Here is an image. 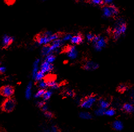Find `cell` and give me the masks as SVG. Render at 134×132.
<instances>
[{"label":"cell","mask_w":134,"mask_h":132,"mask_svg":"<svg viewBox=\"0 0 134 132\" xmlns=\"http://www.w3.org/2000/svg\"><path fill=\"white\" fill-rule=\"evenodd\" d=\"M63 43V40H61L60 39L52 41L51 42V44L49 45L51 52L57 51L62 46Z\"/></svg>","instance_id":"obj_8"},{"label":"cell","mask_w":134,"mask_h":132,"mask_svg":"<svg viewBox=\"0 0 134 132\" xmlns=\"http://www.w3.org/2000/svg\"><path fill=\"white\" fill-rule=\"evenodd\" d=\"M96 101V97L94 95H91L85 97L81 101V107L84 108H90L93 106V104Z\"/></svg>","instance_id":"obj_6"},{"label":"cell","mask_w":134,"mask_h":132,"mask_svg":"<svg viewBox=\"0 0 134 132\" xmlns=\"http://www.w3.org/2000/svg\"><path fill=\"white\" fill-rule=\"evenodd\" d=\"M72 35L70 34H67L65 35L63 37V41H69V40H70L72 38Z\"/></svg>","instance_id":"obj_37"},{"label":"cell","mask_w":134,"mask_h":132,"mask_svg":"<svg viewBox=\"0 0 134 132\" xmlns=\"http://www.w3.org/2000/svg\"><path fill=\"white\" fill-rule=\"evenodd\" d=\"M106 42L107 40L105 37L100 35H95L93 41H92L95 49L97 51H101L103 48L105 47Z\"/></svg>","instance_id":"obj_4"},{"label":"cell","mask_w":134,"mask_h":132,"mask_svg":"<svg viewBox=\"0 0 134 132\" xmlns=\"http://www.w3.org/2000/svg\"><path fill=\"white\" fill-rule=\"evenodd\" d=\"M46 81L47 82L49 87L51 88L52 89H57L59 88L60 86L58 83L53 79H50V80Z\"/></svg>","instance_id":"obj_15"},{"label":"cell","mask_w":134,"mask_h":132,"mask_svg":"<svg viewBox=\"0 0 134 132\" xmlns=\"http://www.w3.org/2000/svg\"><path fill=\"white\" fill-rule=\"evenodd\" d=\"M45 74L44 73L42 72L40 70L36 75L35 81L36 82H38V81H40L42 80H43V78L45 77Z\"/></svg>","instance_id":"obj_26"},{"label":"cell","mask_w":134,"mask_h":132,"mask_svg":"<svg viewBox=\"0 0 134 132\" xmlns=\"http://www.w3.org/2000/svg\"><path fill=\"white\" fill-rule=\"evenodd\" d=\"M60 35L59 33H52L47 31L40 35L37 37V42L40 45H48L52 41L59 39Z\"/></svg>","instance_id":"obj_1"},{"label":"cell","mask_w":134,"mask_h":132,"mask_svg":"<svg viewBox=\"0 0 134 132\" xmlns=\"http://www.w3.org/2000/svg\"><path fill=\"white\" fill-rule=\"evenodd\" d=\"M41 52H42V55L44 56H47L50 54H51L52 52L51 51L49 45L48 44V45H45V46H44L42 47V49Z\"/></svg>","instance_id":"obj_20"},{"label":"cell","mask_w":134,"mask_h":132,"mask_svg":"<svg viewBox=\"0 0 134 132\" xmlns=\"http://www.w3.org/2000/svg\"><path fill=\"white\" fill-rule=\"evenodd\" d=\"M44 115L48 119H51L54 117V115H53V113L49 111L44 112Z\"/></svg>","instance_id":"obj_32"},{"label":"cell","mask_w":134,"mask_h":132,"mask_svg":"<svg viewBox=\"0 0 134 132\" xmlns=\"http://www.w3.org/2000/svg\"><path fill=\"white\" fill-rule=\"evenodd\" d=\"M88 2L94 5H102L104 4L103 0H88Z\"/></svg>","instance_id":"obj_30"},{"label":"cell","mask_w":134,"mask_h":132,"mask_svg":"<svg viewBox=\"0 0 134 132\" xmlns=\"http://www.w3.org/2000/svg\"><path fill=\"white\" fill-rule=\"evenodd\" d=\"M94 36H95V35L93 34H91V33H89V34H87V41L89 42H92V41H93L94 37Z\"/></svg>","instance_id":"obj_35"},{"label":"cell","mask_w":134,"mask_h":132,"mask_svg":"<svg viewBox=\"0 0 134 132\" xmlns=\"http://www.w3.org/2000/svg\"><path fill=\"white\" fill-rule=\"evenodd\" d=\"M40 59H36L33 63V69L32 71V77L33 80H35L36 74L40 71Z\"/></svg>","instance_id":"obj_11"},{"label":"cell","mask_w":134,"mask_h":132,"mask_svg":"<svg viewBox=\"0 0 134 132\" xmlns=\"http://www.w3.org/2000/svg\"><path fill=\"white\" fill-rule=\"evenodd\" d=\"M53 69V66L52 63H50L47 61H44L41 64L40 67V70L45 74L50 72Z\"/></svg>","instance_id":"obj_7"},{"label":"cell","mask_w":134,"mask_h":132,"mask_svg":"<svg viewBox=\"0 0 134 132\" xmlns=\"http://www.w3.org/2000/svg\"><path fill=\"white\" fill-rule=\"evenodd\" d=\"M55 55L51 54H50L47 56H45V61H47L48 62L50 63H52L53 62L55 61Z\"/></svg>","instance_id":"obj_23"},{"label":"cell","mask_w":134,"mask_h":132,"mask_svg":"<svg viewBox=\"0 0 134 132\" xmlns=\"http://www.w3.org/2000/svg\"><path fill=\"white\" fill-rule=\"evenodd\" d=\"M16 102L13 97L6 98L1 105L2 111L6 113L12 112L16 107Z\"/></svg>","instance_id":"obj_3"},{"label":"cell","mask_w":134,"mask_h":132,"mask_svg":"<svg viewBox=\"0 0 134 132\" xmlns=\"http://www.w3.org/2000/svg\"><path fill=\"white\" fill-rule=\"evenodd\" d=\"M115 114V111L113 108H110L107 109V110H105V114L109 116H112L114 115Z\"/></svg>","instance_id":"obj_33"},{"label":"cell","mask_w":134,"mask_h":132,"mask_svg":"<svg viewBox=\"0 0 134 132\" xmlns=\"http://www.w3.org/2000/svg\"><path fill=\"white\" fill-rule=\"evenodd\" d=\"M98 68V65L91 60L87 61L83 65V68L86 70H94Z\"/></svg>","instance_id":"obj_10"},{"label":"cell","mask_w":134,"mask_h":132,"mask_svg":"<svg viewBox=\"0 0 134 132\" xmlns=\"http://www.w3.org/2000/svg\"><path fill=\"white\" fill-rule=\"evenodd\" d=\"M7 71V68L2 65H0V74H5Z\"/></svg>","instance_id":"obj_36"},{"label":"cell","mask_w":134,"mask_h":132,"mask_svg":"<svg viewBox=\"0 0 134 132\" xmlns=\"http://www.w3.org/2000/svg\"><path fill=\"white\" fill-rule=\"evenodd\" d=\"M83 40L84 39L83 36L81 34H77V35L72 36L70 40H71V42L72 44H79L83 42Z\"/></svg>","instance_id":"obj_14"},{"label":"cell","mask_w":134,"mask_h":132,"mask_svg":"<svg viewBox=\"0 0 134 132\" xmlns=\"http://www.w3.org/2000/svg\"><path fill=\"white\" fill-rule=\"evenodd\" d=\"M15 93L14 87L11 85H5L0 88V95L6 98L11 97Z\"/></svg>","instance_id":"obj_5"},{"label":"cell","mask_w":134,"mask_h":132,"mask_svg":"<svg viewBox=\"0 0 134 132\" xmlns=\"http://www.w3.org/2000/svg\"><path fill=\"white\" fill-rule=\"evenodd\" d=\"M14 41V38L10 35H5L2 37V46L4 48L8 47Z\"/></svg>","instance_id":"obj_12"},{"label":"cell","mask_w":134,"mask_h":132,"mask_svg":"<svg viewBox=\"0 0 134 132\" xmlns=\"http://www.w3.org/2000/svg\"><path fill=\"white\" fill-rule=\"evenodd\" d=\"M133 102H134V95H133Z\"/></svg>","instance_id":"obj_41"},{"label":"cell","mask_w":134,"mask_h":132,"mask_svg":"<svg viewBox=\"0 0 134 132\" xmlns=\"http://www.w3.org/2000/svg\"><path fill=\"white\" fill-rule=\"evenodd\" d=\"M45 104V101L44 100L39 101L36 102V105H37V107L40 108H41Z\"/></svg>","instance_id":"obj_38"},{"label":"cell","mask_w":134,"mask_h":132,"mask_svg":"<svg viewBox=\"0 0 134 132\" xmlns=\"http://www.w3.org/2000/svg\"><path fill=\"white\" fill-rule=\"evenodd\" d=\"M65 95L67 96H70V97H74L75 96V93L73 90L70 89H67L64 92Z\"/></svg>","instance_id":"obj_34"},{"label":"cell","mask_w":134,"mask_h":132,"mask_svg":"<svg viewBox=\"0 0 134 132\" xmlns=\"http://www.w3.org/2000/svg\"><path fill=\"white\" fill-rule=\"evenodd\" d=\"M113 127L116 130H121L123 128V124L121 121L116 120L113 122Z\"/></svg>","instance_id":"obj_18"},{"label":"cell","mask_w":134,"mask_h":132,"mask_svg":"<svg viewBox=\"0 0 134 132\" xmlns=\"http://www.w3.org/2000/svg\"><path fill=\"white\" fill-rule=\"evenodd\" d=\"M40 109H41V111H42V112L44 113V112H46V111H48V106L47 105V104L45 103V104H44V105H43V106Z\"/></svg>","instance_id":"obj_39"},{"label":"cell","mask_w":134,"mask_h":132,"mask_svg":"<svg viewBox=\"0 0 134 132\" xmlns=\"http://www.w3.org/2000/svg\"><path fill=\"white\" fill-rule=\"evenodd\" d=\"M103 15L105 17H113L112 11H111L109 6H104L103 8Z\"/></svg>","instance_id":"obj_17"},{"label":"cell","mask_w":134,"mask_h":132,"mask_svg":"<svg viewBox=\"0 0 134 132\" xmlns=\"http://www.w3.org/2000/svg\"><path fill=\"white\" fill-rule=\"evenodd\" d=\"M127 23L122 20L118 21L112 30V35L115 40H117L124 34L127 31Z\"/></svg>","instance_id":"obj_2"},{"label":"cell","mask_w":134,"mask_h":132,"mask_svg":"<svg viewBox=\"0 0 134 132\" xmlns=\"http://www.w3.org/2000/svg\"><path fill=\"white\" fill-rule=\"evenodd\" d=\"M99 104L100 105V107L104 109H106L110 106V102L106 99L101 98L99 100Z\"/></svg>","instance_id":"obj_19"},{"label":"cell","mask_w":134,"mask_h":132,"mask_svg":"<svg viewBox=\"0 0 134 132\" xmlns=\"http://www.w3.org/2000/svg\"><path fill=\"white\" fill-rule=\"evenodd\" d=\"M45 91V89H40L37 90L36 92V93L34 95V97L35 98V99H39L40 97H42L43 95V94Z\"/></svg>","instance_id":"obj_27"},{"label":"cell","mask_w":134,"mask_h":132,"mask_svg":"<svg viewBox=\"0 0 134 132\" xmlns=\"http://www.w3.org/2000/svg\"><path fill=\"white\" fill-rule=\"evenodd\" d=\"M67 54L69 58L70 59H75L77 58V51L76 50V48L74 46H69L66 48Z\"/></svg>","instance_id":"obj_9"},{"label":"cell","mask_w":134,"mask_h":132,"mask_svg":"<svg viewBox=\"0 0 134 132\" xmlns=\"http://www.w3.org/2000/svg\"><path fill=\"white\" fill-rule=\"evenodd\" d=\"M105 109L100 107V108L97 109L95 111V113L96 115L102 116V115L105 114Z\"/></svg>","instance_id":"obj_29"},{"label":"cell","mask_w":134,"mask_h":132,"mask_svg":"<svg viewBox=\"0 0 134 132\" xmlns=\"http://www.w3.org/2000/svg\"><path fill=\"white\" fill-rule=\"evenodd\" d=\"M37 86L40 89H45L48 87L47 82L45 80H42L37 82Z\"/></svg>","instance_id":"obj_21"},{"label":"cell","mask_w":134,"mask_h":132,"mask_svg":"<svg viewBox=\"0 0 134 132\" xmlns=\"http://www.w3.org/2000/svg\"><path fill=\"white\" fill-rule=\"evenodd\" d=\"M44 132H57V128L55 126H52L50 127L44 128Z\"/></svg>","instance_id":"obj_31"},{"label":"cell","mask_w":134,"mask_h":132,"mask_svg":"<svg viewBox=\"0 0 134 132\" xmlns=\"http://www.w3.org/2000/svg\"><path fill=\"white\" fill-rule=\"evenodd\" d=\"M52 95V92L51 90H45L43 95L42 96L43 100L45 101L50 99Z\"/></svg>","instance_id":"obj_22"},{"label":"cell","mask_w":134,"mask_h":132,"mask_svg":"<svg viewBox=\"0 0 134 132\" xmlns=\"http://www.w3.org/2000/svg\"><path fill=\"white\" fill-rule=\"evenodd\" d=\"M123 111L127 113H131L134 111L133 105L130 103H125L122 107Z\"/></svg>","instance_id":"obj_16"},{"label":"cell","mask_w":134,"mask_h":132,"mask_svg":"<svg viewBox=\"0 0 134 132\" xmlns=\"http://www.w3.org/2000/svg\"><path fill=\"white\" fill-rule=\"evenodd\" d=\"M109 8H110L111 11H112V12L113 17H115V16H117L118 15V13H119V10H118L117 7H116L113 5H109Z\"/></svg>","instance_id":"obj_25"},{"label":"cell","mask_w":134,"mask_h":132,"mask_svg":"<svg viewBox=\"0 0 134 132\" xmlns=\"http://www.w3.org/2000/svg\"><path fill=\"white\" fill-rule=\"evenodd\" d=\"M113 0H103V2H104V4L109 5L113 2Z\"/></svg>","instance_id":"obj_40"},{"label":"cell","mask_w":134,"mask_h":132,"mask_svg":"<svg viewBox=\"0 0 134 132\" xmlns=\"http://www.w3.org/2000/svg\"><path fill=\"white\" fill-rule=\"evenodd\" d=\"M33 84L32 81H30L26 85L25 90V97L26 100H30L31 99L33 95Z\"/></svg>","instance_id":"obj_13"},{"label":"cell","mask_w":134,"mask_h":132,"mask_svg":"<svg viewBox=\"0 0 134 132\" xmlns=\"http://www.w3.org/2000/svg\"><path fill=\"white\" fill-rule=\"evenodd\" d=\"M128 88V86L125 84H120L117 87V91L120 93H123L125 92Z\"/></svg>","instance_id":"obj_28"},{"label":"cell","mask_w":134,"mask_h":132,"mask_svg":"<svg viewBox=\"0 0 134 132\" xmlns=\"http://www.w3.org/2000/svg\"><path fill=\"white\" fill-rule=\"evenodd\" d=\"M79 116L81 118L83 119H86V120L91 119L92 118V115L89 112H81V113H80Z\"/></svg>","instance_id":"obj_24"}]
</instances>
